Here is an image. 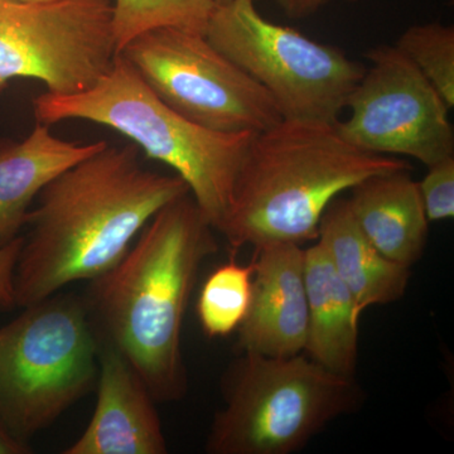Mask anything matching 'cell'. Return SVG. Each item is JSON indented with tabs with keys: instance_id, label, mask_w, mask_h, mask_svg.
<instances>
[{
	"instance_id": "6da1fadb",
	"label": "cell",
	"mask_w": 454,
	"mask_h": 454,
	"mask_svg": "<svg viewBox=\"0 0 454 454\" xmlns=\"http://www.w3.org/2000/svg\"><path fill=\"white\" fill-rule=\"evenodd\" d=\"M187 193L177 175L145 169L136 145H107L59 173L27 219L14 273L17 309L106 273L160 208Z\"/></svg>"
},
{
	"instance_id": "7a4b0ae2",
	"label": "cell",
	"mask_w": 454,
	"mask_h": 454,
	"mask_svg": "<svg viewBox=\"0 0 454 454\" xmlns=\"http://www.w3.org/2000/svg\"><path fill=\"white\" fill-rule=\"evenodd\" d=\"M215 231L191 193L178 197L83 294L98 342L129 361L157 403L186 396L182 328L200 269L219 250Z\"/></svg>"
},
{
	"instance_id": "3957f363",
	"label": "cell",
	"mask_w": 454,
	"mask_h": 454,
	"mask_svg": "<svg viewBox=\"0 0 454 454\" xmlns=\"http://www.w3.org/2000/svg\"><path fill=\"white\" fill-rule=\"evenodd\" d=\"M400 170L411 166L361 151L336 124L283 119L253 137L220 234L234 250L317 240L322 215L336 197L364 179Z\"/></svg>"
},
{
	"instance_id": "277c9868",
	"label": "cell",
	"mask_w": 454,
	"mask_h": 454,
	"mask_svg": "<svg viewBox=\"0 0 454 454\" xmlns=\"http://www.w3.org/2000/svg\"><path fill=\"white\" fill-rule=\"evenodd\" d=\"M35 121H86L119 131L186 182L212 227L220 232L239 170L255 134L200 127L167 106L133 66L116 55L94 85L76 94L46 91L33 100Z\"/></svg>"
},
{
	"instance_id": "5b68a950",
	"label": "cell",
	"mask_w": 454,
	"mask_h": 454,
	"mask_svg": "<svg viewBox=\"0 0 454 454\" xmlns=\"http://www.w3.org/2000/svg\"><path fill=\"white\" fill-rule=\"evenodd\" d=\"M223 378V406L206 441L208 454H292L337 418L357 411L363 391L306 354L239 352Z\"/></svg>"
},
{
	"instance_id": "8992f818",
	"label": "cell",
	"mask_w": 454,
	"mask_h": 454,
	"mask_svg": "<svg viewBox=\"0 0 454 454\" xmlns=\"http://www.w3.org/2000/svg\"><path fill=\"white\" fill-rule=\"evenodd\" d=\"M98 340L83 295L59 292L0 327V426L22 443L97 387Z\"/></svg>"
},
{
	"instance_id": "52a82bcc",
	"label": "cell",
	"mask_w": 454,
	"mask_h": 454,
	"mask_svg": "<svg viewBox=\"0 0 454 454\" xmlns=\"http://www.w3.org/2000/svg\"><path fill=\"white\" fill-rule=\"evenodd\" d=\"M205 35L267 90L286 121L337 124L366 71L339 47L265 20L255 0L216 5Z\"/></svg>"
},
{
	"instance_id": "ba28073f",
	"label": "cell",
	"mask_w": 454,
	"mask_h": 454,
	"mask_svg": "<svg viewBox=\"0 0 454 454\" xmlns=\"http://www.w3.org/2000/svg\"><path fill=\"white\" fill-rule=\"evenodd\" d=\"M118 55L167 106L206 129L258 134L283 121L267 90L205 33L176 27L149 29Z\"/></svg>"
},
{
	"instance_id": "9c48e42d",
	"label": "cell",
	"mask_w": 454,
	"mask_h": 454,
	"mask_svg": "<svg viewBox=\"0 0 454 454\" xmlns=\"http://www.w3.org/2000/svg\"><path fill=\"white\" fill-rule=\"evenodd\" d=\"M113 0H0V91L33 79L53 94L89 89L112 67Z\"/></svg>"
},
{
	"instance_id": "30bf717a",
	"label": "cell",
	"mask_w": 454,
	"mask_h": 454,
	"mask_svg": "<svg viewBox=\"0 0 454 454\" xmlns=\"http://www.w3.org/2000/svg\"><path fill=\"white\" fill-rule=\"evenodd\" d=\"M372 62L349 95L351 116L336 124L352 145L381 155H406L430 167L454 157L446 100L395 46L375 47Z\"/></svg>"
},
{
	"instance_id": "8fae6325",
	"label": "cell",
	"mask_w": 454,
	"mask_h": 454,
	"mask_svg": "<svg viewBox=\"0 0 454 454\" xmlns=\"http://www.w3.org/2000/svg\"><path fill=\"white\" fill-rule=\"evenodd\" d=\"M254 250L252 301L236 348L273 357L301 354L309 333L304 249L268 243Z\"/></svg>"
},
{
	"instance_id": "7c38bea8",
	"label": "cell",
	"mask_w": 454,
	"mask_h": 454,
	"mask_svg": "<svg viewBox=\"0 0 454 454\" xmlns=\"http://www.w3.org/2000/svg\"><path fill=\"white\" fill-rule=\"evenodd\" d=\"M97 405L82 437L64 454L168 453L154 397L118 349L98 342Z\"/></svg>"
},
{
	"instance_id": "4fadbf2b",
	"label": "cell",
	"mask_w": 454,
	"mask_h": 454,
	"mask_svg": "<svg viewBox=\"0 0 454 454\" xmlns=\"http://www.w3.org/2000/svg\"><path fill=\"white\" fill-rule=\"evenodd\" d=\"M106 145L57 138L40 122L27 138L0 145V247L20 238L33 201L53 178Z\"/></svg>"
},
{
	"instance_id": "5bb4252c",
	"label": "cell",
	"mask_w": 454,
	"mask_h": 454,
	"mask_svg": "<svg viewBox=\"0 0 454 454\" xmlns=\"http://www.w3.org/2000/svg\"><path fill=\"white\" fill-rule=\"evenodd\" d=\"M349 191L355 220L382 255L408 268L422 259L429 220L411 170L372 176Z\"/></svg>"
},
{
	"instance_id": "9a60e30c",
	"label": "cell",
	"mask_w": 454,
	"mask_h": 454,
	"mask_svg": "<svg viewBox=\"0 0 454 454\" xmlns=\"http://www.w3.org/2000/svg\"><path fill=\"white\" fill-rule=\"evenodd\" d=\"M309 333L304 354L328 372L355 378L358 361V312L325 247L304 249Z\"/></svg>"
},
{
	"instance_id": "2e32d148",
	"label": "cell",
	"mask_w": 454,
	"mask_h": 454,
	"mask_svg": "<svg viewBox=\"0 0 454 454\" xmlns=\"http://www.w3.org/2000/svg\"><path fill=\"white\" fill-rule=\"evenodd\" d=\"M317 241L325 247L358 312L394 303L404 297L411 268L382 255L360 229L348 200L336 197L319 221Z\"/></svg>"
},
{
	"instance_id": "e0dca14e",
	"label": "cell",
	"mask_w": 454,
	"mask_h": 454,
	"mask_svg": "<svg viewBox=\"0 0 454 454\" xmlns=\"http://www.w3.org/2000/svg\"><path fill=\"white\" fill-rule=\"evenodd\" d=\"M253 274V262L240 265L231 260L208 276L197 300V316L206 336H227L240 327L252 301Z\"/></svg>"
},
{
	"instance_id": "ac0fdd59",
	"label": "cell",
	"mask_w": 454,
	"mask_h": 454,
	"mask_svg": "<svg viewBox=\"0 0 454 454\" xmlns=\"http://www.w3.org/2000/svg\"><path fill=\"white\" fill-rule=\"evenodd\" d=\"M216 5L215 0H114L116 53L140 33L160 27L205 33Z\"/></svg>"
},
{
	"instance_id": "d6986e66",
	"label": "cell",
	"mask_w": 454,
	"mask_h": 454,
	"mask_svg": "<svg viewBox=\"0 0 454 454\" xmlns=\"http://www.w3.org/2000/svg\"><path fill=\"white\" fill-rule=\"evenodd\" d=\"M454 106V27L439 22L406 29L394 44Z\"/></svg>"
},
{
	"instance_id": "ffe728a7",
	"label": "cell",
	"mask_w": 454,
	"mask_h": 454,
	"mask_svg": "<svg viewBox=\"0 0 454 454\" xmlns=\"http://www.w3.org/2000/svg\"><path fill=\"white\" fill-rule=\"evenodd\" d=\"M418 186L429 223L453 219L454 157L428 167V173Z\"/></svg>"
},
{
	"instance_id": "44dd1931",
	"label": "cell",
	"mask_w": 454,
	"mask_h": 454,
	"mask_svg": "<svg viewBox=\"0 0 454 454\" xmlns=\"http://www.w3.org/2000/svg\"><path fill=\"white\" fill-rule=\"evenodd\" d=\"M22 244L23 235H20L13 243L0 247V310L3 312H11L17 309L14 298V273Z\"/></svg>"
},
{
	"instance_id": "7402d4cb",
	"label": "cell",
	"mask_w": 454,
	"mask_h": 454,
	"mask_svg": "<svg viewBox=\"0 0 454 454\" xmlns=\"http://www.w3.org/2000/svg\"><path fill=\"white\" fill-rule=\"evenodd\" d=\"M283 13L292 20H301L315 14L322 7H325L330 0H271Z\"/></svg>"
},
{
	"instance_id": "603a6c76",
	"label": "cell",
	"mask_w": 454,
	"mask_h": 454,
	"mask_svg": "<svg viewBox=\"0 0 454 454\" xmlns=\"http://www.w3.org/2000/svg\"><path fill=\"white\" fill-rule=\"evenodd\" d=\"M32 448L29 444L22 443L12 437L11 434L0 426V454H29Z\"/></svg>"
},
{
	"instance_id": "cb8c5ba5",
	"label": "cell",
	"mask_w": 454,
	"mask_h": 454,
	"mask_svg": "<svg viewBox=\"0 0 454 454\" xmlns=\"http://www.w3.org/2000/svg\"><path fill=\"white\" fill-rule=\"evenodd\" d=\"M17 2H23V3H52V2H57V0H17Z\"/></svg>"
},
{
	"instance_id": "d4e9b609",
	"label": "cell",
	"mask_w": 454,
	"mask_h": 454,
	"mask_svg": "<svg viewBox=\"0 0 454 454\" xmlns=\"http://www.w3.org/2000/svg\"><path fill=\"white\" fill-rule=\"evenodd\" d=\"M232 2V0H215L217 5L227 4V3Z\"/></svg>"
},
{
	"instance_id": "484cf974",
	"label": "cell",
	"mask_w": 454,
	"mask_h": 454,
	"mask_svg": "<svg viewBox=\"0 0 454 454\" xmlns=\"http://www.w3.org/2000/svg\"><path fill=\"white\" fill-rule=\"evenodd\" d=\"M346 2L355 3V2H358V0H346Z\"/></svg>"
},
{
	"instance_id": "4316f807",
	"label": "cell",
	"mask_w": 454,
	"mask_h": 454,
	"mask_svg": "<svg viewBox=\"0 0 454 454\" xmlns=\"http://www.w3.org/2000/svg\"><path fill=\"white\" fill-rule=\"evenodd\" d=\"M2 94H3V92H2V91H0V95H2Z\"/></svg>"
}]
</instances>
